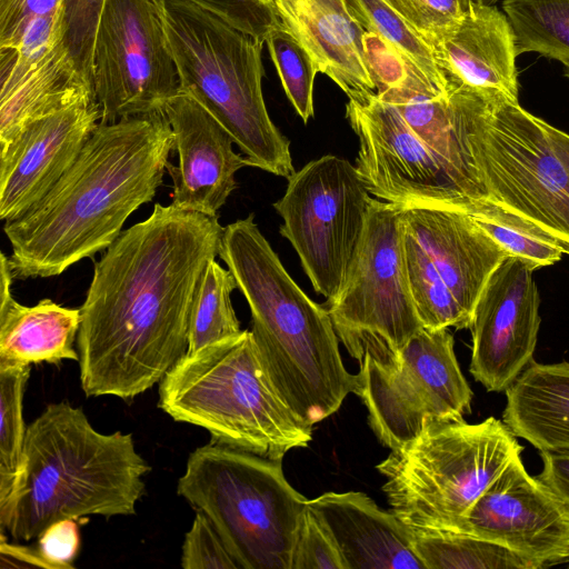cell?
Here are the masks:
<instances>
[{"instance_id":"1","label":"cell","mask_w":569,"mask_h":569,"mask_svg":"<svg viewBox=\"0 0 569 569\" xmlns=\"http://www.w3.org/2000/svg\"><path fill=\"white\" fill-rule=\"evenodd\" d=\"M223 229L218 217L156 203L104 250L80 307L87 397L133 399L187 353L194 295Z\"/></svg>"},{"instance_id":"2","label":"cell","mask_w":569,"mask_h":569,"mask_svg":"<svg viewBox=\"0 0 569 569\" xmlns=\"http://www.w3.org/2000/svg\"><path fill=\"white\" fill-rule=\"evenodd\" d=\"M172 149L164 112L100 123L53 188L4 222L13 279L54 277L106 250L154 198Z\"/></svg>"},{"instance_id":"3","label":"cell","mask_w":569,"mask_h":569,"mask_svg":"<svg viewBox=\"0 0 569 569\" xmlns=\"http://www.w3.org/2000/svg\"><path fill=\"white\" fill-rule=\"evenodd\" d=\"M253 217L224 227L219 257L249 305L250 331L272 383L313 427L356 392L358 375L342 362L328 310L290 277Z\"/></svg>"},{"instance_id":"4","label":"cell","mask_w":569,"mask_h":569,"mask_svg":"<svg viewBox=\"0 0 569 569\" xmlns=\"http://www.w3.org/2000/svg\"><path fill=\"white\" fill-rule=\"evenodd\" d=\"M150 469L131 433H101L81 408L49 403L27 427L14 493L0 512L1 530L29 541L63 519L134 515Z\"/></svg>"},{"instance_id":"5","label":"cell","mask_w":569,"mask_h":569,"mask_svg":"<svg viewBox=\"0 0 569 569\" xmlns=\"http://www.w3.org/2000/svg\"><path fill=\"white\" fill-rule=\"evenodd\" d=\"M158 405L216 443L272 460L312 439V426L276 389L249 330L186 353L159 382Z\"/></svg>"},{"instance_id":"6","label":"cell","mask_w":569,"mask_h":569,"mask_svg":"<svg viewBox=\"0 0 569 569\" xmlns=\"http://www.w3.org/2000/svg\"><path fill=\"white\" fill-rule=\"evenodd\" d=\"M179 92L200 102L231 134L248 166L288 179L290 141L263 98V42L191 0H157Z\"/></svg>"},{"instance_id":"7","label":"cell","mask_w":569,"mask_h":569,"mask_svg":"<svg viewBox=\"0 0 569 569\" xmlns=\"http://www.w3.org/2000/svg\"><path fill=\"white\" fill-rule=\"evenodd\" d=\"M522 450L502 419L429 421L377 469L390 511L411 530L465 532L475 502Z\"/></svg>"},{"instance_id":"8","label":"cell","mask_w":569,"mask_h":569,"mask_svg":"<svg viewBox=\"0 0 569 569\" xmlns=\"http://www.w3.org/2000/svg\"><path fill=\"white\" fill-rule=\"evenodd\" d=\"M177 492L211 520L240 569H292L308 499L281 460L209 443L189 455Z\"/></svg>"},{"instance_id":"9","label":"cell","mask_w":569,"mask_h":569,"mask_svg":"<svg viewBox=\"0 0 569 569\" xmlns=\"http://www.w3.org/2000/svg\"><path fill=\"white\" fill-rule=\"evenodd\" d=\"M403 207L371 198L365 229L338 295L327 300L336 333L351 357L398 363L423 326L403 253Z\"/></svg>"},{"instance_id":"10","label":"cell","mask_w":569,"mask_h":569,"mask_svg":"<svg viewBox=\"0 0 569 569\" xmlns=\"http://www.w3.org/2000/svg\"><path fill=\"white\" fill-rule=\"evenodd\" d=\"M546 123L519 102L486 97L472 131V152L491 202L569 246V171Z\"/></svg>"},{"instance_id":"11","label":"cell","mask_w":569,"mask_h":569,"mask_svg":"<svg viewBox=\"0 0 569 569\" xmlns=\"http://www.w3.org/2000/svg\"><path fill=\"white\" fill-rule=\"evenodd\" d=\"M448 328H422L398 363L366 356L358 395L380 442L391 450L413 440L429 421L461 420L471 411L472 391L455 353Z\"/></svg>"},{"instance_id":"12","label":"cell","mask_w":569,"mask_h":569,"mask_svg":"<svg viewBox=\"0 0 569 569\" xmlns=\"http://www.w3.org/2000/svg\"><path fill=\"white\" fill-rule=\"evenodd\" d=\"M371 197L355 164L333 154L288 178L273 203L313 289L327 300L340 291L360 242Z\"/></svg>"},{"instance_id":"13","label":"cell","mask_w":569,"mask_h":569,"mask_svg":"<svg viewBox=\"0 0 569 569\" xmlns=\"http://www.w3.org/2000/svg\"><path fill=\"white\" fill-rule=\"evenodd\" d=\"M346 118L358 137L356 168L369 193L402 207L471 213L481 201L377 92L348 99Z\"/></svg>"},{"instance_id":"14","label":"cell","mask_w":569,"mask_h":569,"mask_svg":"<svg viewBox=\"0 0 569 569\" xmlns=\"http://www.w3.org/2000/svg\"><path fill=\"white\" fill-rule=\"evenodd\" d=\"M93 88L100 123L163 112L179 93L157 0H107L94 41Z\"/></svg>"},{"instance_id":"15","label":"cell","mask_w":569,"mask_h":569,"mask_svg":"<svg viewBox=\"0 0 569 569\" xmlns=\"http://www.w3.org/2000/svg\"><path fill=\"white\" fill-rule=\"evenodd\" d=\"M465 532L501 545L538 569L569 561V506L513 458L470 509Z\"/></svg>"},{"instance_id":"16","label":"cell","mask_w":569,"mask_h":569,"mask_svg":"<svg viewBox=\"0 0 569 569\" xmlns=\"http://www.w3.org/2000/svg\"><path fill=\"white\" fill-rule=\"evenodd\" d=\"M533 271L520 258L508 256L475 307L469 371L489 392H505L533 360L541 322Z\"/></svg>"},{"instance_id":"17","label":"cell","mask_w":569,"mask_h":569,"mask_svg":"<svg viewBox=\"0 0 569 569\" xmlns=\"http://www.w3.org/2000/svg\"><path fill=\"white\" fill-rule=\"evenodd\" d=\"M94 98L39 118L0 149V219L16 220L71 168L100 124Z\"/></svg>"},{"instance_id":"18","label":"cell","mask_w":569,"mask_h":569,"mask_svg":"<svg viewBox=\"0 0 569 569\" xmlns=\"http://www.w3.org/2000/svg\"><path fill=\"white\" fill-rule=\"evenodd\" d=\"M173 134L178 164L167 163L172 204L210 217L237 188L236 172L248 166L227 129L194 98L179 92L163 110Z\"/></svg>"},{"instance_id":"19","label":"cell","mask_w":569,"mask_h":569,"mask_svg":"<svg viewBox=\"0 0 569 569\" xmlns=\"http://www.w3.org/2000/svg\"><path fill=\"white\" fill-rule=\"evenodd\" d=\"M377 94L393 104L413 133L481 200L489 197L480 178L473 152L472 131L486 96L465 88H433L407 67L391 84Z\"/></svg>"},{"instance_id":"20","label":"cell","mask_w":569,"mask_h":569,"mask_svg":"<svg viewBox=\"0 0 569 569\" xmlns=\"http://www.w3.org/2000/svg\"><path fill=\"white\" fill-rule=\"evenodd\" d=\"M432 52L446 87L519 102L515 34L495 6L470 0Z\"/></svg>"},{"instance_id":"21","label":"cell","mask_w":569,"mask_h":569,"mask_svg":"<svg viewBox=\"0 0 569 569\" xmlns=\"http://www.w3.org/2000/svg\"><path fill=\"white\" fill-rule=\"evenodd\" d=\"M0 148L34 120L97 99L61 39L43 48L0 49Z\"/></svg>"},{"instance_id":"22","label":"cell","mask_w":569,"mask_h":569,"mask_svg":"<svg viewBox=\"0 0 569 569\" xmlns=\"http://www.w3.org/2000/svg\"><path fill=\"white\" fill-rule=\"evenodd\" d=\"M403 223L472 320L483 287L507 252L463 211L403 207Z\"/></svg>"},{"instance_id":"23","label":"cell","mask_w":569,"mask_h":569,"mask_svg":"<svg viewBox=\"0 0 569 569\" xmlns=\"http://www.w3.org/2000/svg\"><path fill=\"white\" fill-rule=\"evenodd\" d=\"M308 507L336 541L347 569H426L412 530L363 492H325Z\"/></svg>"},{"instance_id":"24","label":"cell","mask_w":569,"mask_h":569,"mask_svg":"<svg viewBox=\"0 0 569 569\" xmlns=\"http://www.w3.org/2000/svg\"><path fill=\"white\" fill-rule=\"evenodd\" d=\"M281 24L309 52L318 71L328 76L348 97L362 99L373 92L366 59L365 31L346 0H273Z\"/></svg>"},{"instance_id":"25","label":"cell","mask_w":569,"mask_h":569,"mask_svg":"<svg viewBox=\"0 0 569 569\" xmlns=\"http://www.w3.org/2000/svg\"><path fill=\"white\" fill-rule=\"evenodd\" d=\"M503 422L539 451H569V362L532 360L505 391Z\"/></svg>"},{"instance_id":"26","label":"cell","mask_w":569,"mask_h":569,"mask_svg":"<svg viewBox=\"0 0 569 569\" xmlns=\"http://www.w3.org/2000/svg\"><path fill=\"white\" fill-rule=\"evenodd\" d=\"M81 316L72 309L42 299L28 307L12 295L0 298V366L58 365L79 360L77 342Z\"/></svg>"},{"instance_id":"27","label":"cell","mask_w":569,"mask_h":569,"mask_svg":"<svg viewBox=\"0 0 569 569\" xmlns=\"http://www.w3.org/2000/svg\"><path fill=\"white\" fill-rule=\"evenodd\" d=\"M412 545L426 569H538L510 549L458 531H413Z\"/></svg>"},{"instance_id":"28","label":"cell","mask_w":569,"mask_h":569,"mask_svg":"<svg viewBox=\"0 0 569 569\" xmlns=\"http://www.w3.org/2000/svg\"><path fill=\"white\" fill-rule=\"evenodd\" d=\"M518 56L536 52L569 66V0H503Z\"/></svg>"},{"instance_id":"29","label":"cell","mask_w":569,"mask_h":569,"mask_svg":"<svg viewBox=\"0 0 569 569\" xmlns=\"http://www.w3.org/2000/svg\"><path fill=\"white\" fill-rule=\"evenodd\" d=\"M403 253L410 292L422 326L428 329H469L471 318L456 301L430 254L406 228Z\"/></svg>"},{"instance_id":"30","label":"cell","mask_w":569,"mask_h":569,"mask_svg":"<svg viewBox=\"0 0 569 569\" xmlns=\"http://www.w3.org/2000/svg\"><path fill=\"white\" fill-rule=\"evenodd\" d=\"M469 214L508 256L520 258L535 270L555 264L563 254L569 256L568 244L490 200Z\"/></svg>"},{"instance_id":"31","label":"cell","mask_w":569,"mask_h":569,"mask_svg":"<svg viewBox=\"0 0 569 569\" xmlns=\"http://www.w3.org/2000/svg\"><path fill=\"white\" fill-rule=\"evenodd\" d=\"M237 282L216 259L206 266L197 288L189 323L187 353L239 335L242 330L231 302Z\"/></svg>"},{"instance_id":"32","label":"cell","mask_w":569,"mask_h":569,"mask_svg":"<svg viewBox=\"0 0 569 569\" xmlns=\"http://www.w3.org/2000/svg\"><path fill=\"white\" fill-rule=\"evenodd\" d=\"M346 3L363 31L378 36L433 88L447 90L431 48L383 0H346Z\"/></svg>"},{"instance_id":"33","label":"cell","mask_w":569,"mask_h":569,"mask_svg":"<svg viewBox=\"0 0 569 569\" xmlns=\"http://www.w3.org/2000/svg\"><path fill=\"white\" fill-rule=\"evenodd\" d=\"M30 366H0V512L10 505L17 486L27 427L22 400Z\"/></svg>"},{"instance_id":"34","label":"cell","mask_w":569,"mask_h":569,"mask_svg":"<svg viewBox=\"0 0 569 569\" xmlns=\"http://www.w3.org/2000/svg\"><path fill=\"white\" fill-rule=\"evenodd\" d=\"M284 93L305 123L313 117V83L318 68L306 48L282 24L266 42Z\"/></svg>"},{"instance_id":"35","label":"cell","mask_w":569,"mask_h":569,"mask_svg":"<svg viewBox=\"0 0 569 569\" xmlns=\"http://www.w3.org/2000/svg\"><path fill=\"white\" fill-rule=\"evenodd\" d=\"M106 2L61 0L59 8L62 44L78 72L92 87L94 41Z\"/></svg>"},{"instance_id":"36","label":"cell","mask_w":569,"mask_h":569,"mask_svg":"<svg viewBox=\"0 0 569 569\" xmlns=\"http://www.w3.org/2000/svg\"><path fill=\"white\" fill-rule=\"evenodd\" d=\"M431 48L455 26L468 4L461 0H383Z\"/></svg>"},{"instance_id":"37","label":"cell","mask_w":569,"mask_h":569,"mask_svg":"<svg viewBox=\"0 0 569 569\" xmlns=\"http://www.w3.org/2000/svg\"><path fill=\"white\" fill-rule=\"evenodd\" d=\"M292 569H347L332 536L308 506L297 532Z\"/></svg>"},{"instance_id":"38","label":"cell","mask_w":569,"mask_h":569,"mask_svg":"<svg viewBox=\"0 0 569 569\" xmlns=\"http://www.w3.org/2000/svg\"><path fill=\"white\" fill-rule=\"evenodd\" d=\"M184 536L181 567L184 569H240L211 520L199 510Z\"/></svg>"},{"instance_id":"39","label":"cell","mask_w":569,"mask_h":569,"mask_svg":"<svg viewBox=\"0 0 569 569\" xmlns=\"http://www.w3.org/2000/svg\"><path fill=\"white\" fill-rule=\"evenodd\" d=\"M238 30L266 42L281 26L273 0H191Z\"/></svg>"},{"instance_id":"40","label":"cell","mask_w":569,"mask_h":569,"mask_svg":"<svg viewBox=\"0 0 569 569\" xmlns=\"http://www.w3.org/2000/svg\"><path fill=\"white\" fill-rule=\"evenodd\" d=\"M60 4L61 0H0V48L14 44L33 19L56 14Z\"/></svg>"},{"instance_id":"41","label":"cell","mask_w":569,"mask_h":569,"mask_svg":"<svg viewBox=\"0 0 569 569\" xmlns=\"http://www.w3.org/2000/svg\"><path fill=\"white\" fill-rule=\"evenodd\" d=\"M79 520L63 519L38 537V551L51 569H73L80 548Z\"/></svg>"},{"instance_id":"42","label":"cell","mask_w":569,"mask_h":569,"mask_svg":"<svg viewBox=\"0 0 569 569\" xmlns=\"http://www.w3.org/2000/svg\"><path fill=\"white\" fill-rule=\"evenodd\" d=\"M542 470L537 476L569 506V451H539Z\"/></svg>"},{"instance_id":"43","label":"cell","mask_w":569,"mask_h":569,"mask_svg":"<svg viewBox=\"0 0 569 569\" xmlns=\"http://www.w3.org/2000/svg\"><path fill=\"white\" fill-rule=\"evenodd\" d=\"M0 560L1 568H44L51 569L41 557L38 549L21 545L8 543L4 531L1 530Z\"/></svg>"},{"instance_id":"44","label":"cell","mask_w":569,"mask_h":569,"mask_svg":"<svg viewBox=\"0 0 569 569\" xmlns=\"http://www.w3.org/2000/svg\"><path fill=\"white\" fill-rule=\"evenodd\" d=\"M552 148L569 171V134L546 123Z\"/></svg>"},{"instance_id":"45","label":"cell","mask_w":569,"mask_h":569,"mask_svg":"<svg viewBox=\"0 0 569 569\" xmlns=\"http://www.w3.org/2000/svg\"><path fill=\"white\" fill-rule=\"evenodd\" d=\"M480 4L495 6L499 0H472Z\"/></svg>"},{"instance_id":"46","label":"cell","mask_w":569,"mask_h":569,"mask_svg":"<svg viewBox=\"0 0 569 569\" xmlns=\"http://www.w3.org/2000/svg\"><path fill=\"white\" fill-rule=\"evenodd\" d=\"M565 76L569 79V66L565 67Z\"/></svg>"},{"instance_id":"47","label":"cell","mask_w":569,"mask_h":569,"mask_svg":"<svg viewBox=\"0 0 569 569\" xmlns=\"http://www.w3.org/2000/svg\"><path fill=\"white\" fill-rule=\"evenodd\" d=\"M465 4H468L470 0H461Z\"/></svg>"}]
</instances>
